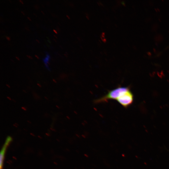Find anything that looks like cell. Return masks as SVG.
<instances>
[{"mask_svg": "<svg viewBox=\"0 0 169 169\" xmlns=\"http://www.w3.org/2000/svg\"><path fill=\"white\" fill-rule=\"evenodd\" d=\"M130 88L128 87L119 86L116 88L108 91V93L102 97L94 100V102L98 104L105 102L110 100H116L125 91Z\"/></svg>", "mask_w": 169, "mask_h": 169, "instance_id": "1", "label": "cell"}, {"mask_svg": "<svg viewBox=\"0 0 169 169\" xmlns=\"http://www.w3.org/2000/svg\"><path fill=\"white\" fill-rule=\"evenodd\" d=\"M133 99V95L129 88L124 92L116 100L124 107L127 108L132 103Z\"/></svg>", "mask_w": 169, "mask_h": 169, "instance_id": "2", "label": "cell"}, {"mask_svg": "<svg viewBox=\"0 0 169 169\" xmlns=\"http://www.w3.org/2000/svg\"><path fill=\"white\" fill-rule=\"evenodd\" d=\"M12 141V138L10 136H8L5 141V142L3 145L2 148L0 151V169H2L3 161L4 157V155L5 154V151L6 150L10 142Z\"/></svg>", "mask_w": 169, "mask_h": 169, "instance_id": "3", "label": "cell"}, {"mask_svg": "<svg viewBox=\"0 0 169 169\" xmlns=\"http://www.w3.org/2000/svg\"><path fill=\"white\" fill-rule=\"evenodd\" d=\"M6 38L8 39V40H10V38L8 36H6Z\"/></svg>", "mask_w": 169, "mask_h": 169, "instance_id": "4", "label": "cell"}, {"mask_svg": "<svg viewBox=\"0 0 169 169\" xmlns=\"http://www.w3.org/2000/svg\"><path fill=\"white\" fill-rule=\"evenodd\" d=\"M27 56L29 58L33 59V58L29 55H27Z\"/></svg>", "mask_w": 169, "mask_h": 169, "instance_id": "5", "label": "cell"}, {"mask_svg": "<svg viewBox=\"0 0 169 169\" xmlns=\"http://www.w3.org/2000/svg\"><path fill=\"white\" fill-rule=\"evenodd\" d=\"M53 31L56 33L57 34V32L56 31V30H55L54 29H53Z\"/></svg>", "mask_w": 169, "mask_h": 169, "instance_id": "6", "label": "cell"}, {"mask_svg": "<svg viewBox=\"0 0 169 169\" xmlns=\"http://www.w3.org/2000/svg\"><path fill=\"white\" fill-rule=\"evenodd\" d=\"M121 3H122V4H123L124 5H125V3H124V2H123V1L122 2H121Z\"/></svg>", "mask_w": 169, "mask_h": 169, "instance_id": "7", "label": "cell"}, {"mask_svg": "<svg viewBox=\"0 0 169 169\" xmlns=\"http://www.w3.org/2000/svg\"><path fill=\"white\" fill-rule=\"evenodd\" d=\"M35 55V56L36 57H37V59H39V58H38V57L36 55Z\"/></svg>", "mask_w": 169, "mask_h": 169, "instance_id": "8", "label": "cell"}, {"mask_svg": "<svg viewBox=\"0 0 169 169\" xmlns=\"http://www.w3.org/2000/svg\"><path fill=\"white\" fill-rule=\"evenodd\" d=\"M15 58H16L17 59H18V60H19V58H18V57L16 56V57H15Z\"/></svg>", "mask_w": 169, "mask_h": 169, "instance_id": "9", "label": "cell"}, {"mask_svg": "<svg viewBox=\"0 0 169 169\" xmlns=\"http://www.w3.org/2000/svg\"><path fill=\"white\" fill-rule=\"evenodd\" d=\"M19 1L22 4H23V3L22 1L19 0Z\"/></svg>", "mask_w": 169, "mask_h": 169, "instance_id": "10", "label": "cell"}, {"mask_svg": "<svg viewBox=\"0 0 169 169\" xmlns=\"http://www.w3.org/2000/svg\"><path fill=\"white\" fill-rule=\"evenodd\" d=\"M27 18L30 20V21H31V20L28 17H27Z\"/></svg>", "mask_w": 169, "mask_h": 169, "instance_id": "11", "label": "cell"}, {"mask_svg": "<svg viewBox=\"0 0 169 169\" xmlns=\"http://www.w3.org/2000/svg\"><path fill=\"white\" fill-rule=\"evenodd\" d=\"M21 12L23 14V15H24V14L23 13V12L21 11Z\"/></svg>", "mask_w": 169, "mask_h": 169, "instance_id": "12", "label": "cell"}, {"mask_svg": "<svg viewBox=\"0 0 169 169\" xmlns=\"http://www.w3.org/2000/svg\"><path fill=\"white\" fill-rule=\"evenodd\" d=\"M36 40L38 43H39V41L37 39H36Z\"/></svg>", "mask_w": 169, "mask_h": 169, "instance_id": "13", "label": "cell"}, {"mask_svg": "<svg viewBox=\"0 0 169 169\" xmlns=\"http://www.w3.org/2000/svg\"><path fill=\"white\" fill-rule=\"evenodd\" d=\"M41 12H42V13L43 14H44V13L42 11H41Z\"/></svg>", "mask_w": 169, "mask_h": 169, "instance_id": "14", "label": "cell"}, {"mask_svg": "<svg viewBox=\"0 0 169 169\" xmlns=\"http://www.w3.org/2000/svg\"><path fill=\"white\" fill-rule=\"evenodd\" d=\"M54 37H56V38H57V37L54 35Z\"/></svg>", "mask_w": 169, "mask_h": 169, "instance_id": "15", "label": "cell"}, {"mask_svg": "<svg viewBox=\"0 0 169 169\" xmlns=\"http://www.w3.org/2000/svg\"><path fill=\"white\" fill-rule=\"evenodd\" d=\"M7 98H8V99H9V100H11V99L10 98H9V97H7Z\"/></svg>", "mask_w": 169, "mask_h": 169, "instance_id": "16", "label": "cell"}, {"mask_svg": "<svg viewBox=\"0 0 169 169\" xmlns=\"http://www.w3.org/2000/svg\"><path fill=\"white\" fill-rule=\"evenodd\" d=\"M67 17H68V18L69 19V17L67 15Z\"/></svg>", "mask_w": 169, "mask_h": 169, "instance_id": "17", "label": "cell"}, {"mask_svg": "<svg viewBox=\"0 0 169 169\" xmlns=\"http://www.w3.org/2000/svg\"><path fill=\"white\" fill-rule=\"evenodd\" d=\"M48 41L49 42V43H51L50 42L49 40H48Z\"/></svg>", "mask_w": 169, "mask_h": 169, "instance_id": "18", "label": "cell"}, {"mask_svg": "<svg viewBox=\"0 0 169 169\" xmlns=\"http://www.w3.org/2000/svg\"><path fill=\"white\" fill-rule=\"evenodd\" d=\"M53 39H54V40L56 42V40L54 38H53Z\"/></svg>", "mask_w": 169, "mask_h": 169, "instance_id": "19", "label": "cell"}]
</instances>
